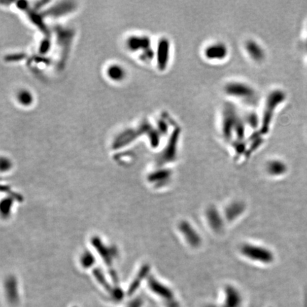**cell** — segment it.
<instances>
[{
  "mask_svg": "<svg viewBox=\"0 0 307 307\" xmlns=\"http://www.w3.org/2000/svg\"><path fill=\"white\" fill-rule=\"evenodd\" d=\"M178 231L185 240L193 247H198L202 243V238L192 226L187 221H182L178 224Z\"/></svg>",
  "mask_w": 307,
  "mask_h": 307,
  "instance_id": "7",
  "label": "cell"
},
{
  "mask_svg": "<svg viewBox=\"0 0 307 307\" xmlns=\"http://www.w3.org/2000/svg\"><path fill=\"white\" fill-rule=\"evenodd\" d=\"M12 281H9L7 283V292H6V297H7V300L9 303L12 305H16L18 302L19 295L18 292H17V286L15 284H13Z\"/></svg>",
  "mask_w": 307,
  "mask_h": 307,
  "instance_id": "14",
  "label": "cell"
},
{
  "mask_svg": "<svg viewBox=\"0 0 307 307\" xmlns=\"http://www.w3.org/2000/svg\"><path fill=\"white\" fill-rule=\"evenodd\" d=\"M245 123L248 124L249 126L251 127L254 129H257V128H260L261 125V118H260L257 115V113L255 112H250L247 114V117H246L245 120Z\"/></svg>",
  "mask_w": 307,
  "mask_h": 307,
  "instance_id": "15",
  "label": "cell"
},
{
  "mask_svg": "<svg viewBox=\"0 0 307 307\" xmlns=\"http://www.w3.org/2000/svg\"><path fill=\"white\" fill-rule=\"evenodd\" d=\"M244 208H245V206L242 203L234 202V203L229 204V205L227 206L225 214H226V218H228V221H234L239 215L242 214V212L244 211Z\"/></svg>",
  "mask_w": 307,
  "mask_h": 307,
  "instance_id": "11",
  "label": "cell"
},
{
  "mask_svg": "<svg viewBox=\"0 0 307 307\" xmlns=\"http://www.w3.org/2000/svg\"><path fill=\"white\" fill-rule=\"evenodd\" d=\"M170 43L166 38H162L159 42L157 49V64L160 70L166 69L170 61Z\"/></svg>",
  "mask_w": 307,
  "mask_h": 307,
  "instance_id": "9",
  "label": "cell"
},
{
  "mask_svg": "<svg viewBox=\"0 0 307 307\" xmlns=\"http://www.w3.org/2000/svg\"><path fill=\"white\" fill-rule=\"evenodd\" d=\"M180 130L176 128L171 136H170V140L168 141L166 148L164 149L160 157H159V162L161 164L170 163L176 160L177 157V150L178 140H179Z\"/></svg>",
  "mask_w": 307,
  "mask_h": 307,
  "instance_id": "6",
  "label": "cell"
},
{
  "mask_svg": "<svg viewBox=\"0 0 307 307\" xmlns=\"http://www.w3.org/2000/svg\"><path fill=\"white\" fill-rule=\"evenodd\" d=\"M282 98V93L278 91H273L267 96L264 110L261 116V125L260 128V131L263 134H267L269 131L276 107L280 103Z\"/></svg>",
  "mask_w": 307,
  "mask_h": 307,
  "instance_id": "4",
  "label": "cell"
},
{
  "mask_svg": "<svg viewBox=\"0 0 307 307\" xmlns=\"http://www.w3.org/2000/svg\"><path fill=\"white\" fill-rule=\"evenodd\" d=\"M141 302L139 300H134L132 302H130L125 307H141Z\"/></svg>",
  "mask_w": 307,
  "mask_h": 307,
  "instance_id": "18",
  "label": "cell"
},
{
  "mask_svg": "<svg viewBox=\"0 0 307 307\" xmlns=\"http://www.w3.org/2000/svg\"><path fill=\"white\" fill-rule=\"evenodd\" d=\"M239 252L247 260L259 264L269 265L274 261V254L263 245L247 242L240 246Z\"/></svg>",
  "mask_w": 307,
  "mask_h": 307,
  "instance_id": "2",
  "label": "cell"
},
{
  "mask_svg": "<svg viewBox=\"0 0 307 307\" xmlns=\"http://www.w3.org/2000/svg\"><path fill=\"white\" fill-rule=\"evenodd\" d=\"M229 50L226 43L215 41L207 45L204 49V56L210 62H221L228 57Z\"/></svg>",
  "mask_w": 307,
  "mask_h": 307,
  "instance_id": "5",
  "label": "cell"
},
{
  "mask_svg": "<svg viewBox=\"0 0 307 307\" xmlns=\"http://www.w3.org/2000/svg\"><path fill=\"white\" fill-rule=\"evenodd\" d=\"M150 176L152 181H154L156 184H165V183L171 177V172L170 170H162V171L152 173Z\"/></svg>",
  "mask_w": 307,
  "mask_h": 307,
  "instance_id": "13",
  "label": "cell"
},
{
  "mask_svg": "<svg viewBox=\"0 0 307 307\" xmlns=\"http://www.w3.org/2000/svg\"><path fill=\"white\" fill-rule=\"evenodd\" d=\"M245 47L246 54L253 62L261 63L266 58V53L263 46L256 40L248 39L245 41Z\"/></svg>",
  "mask_w": 307,
  "mask_h": 307,
  "instance_id": "8",
  "label": "cell"
},
{
  "mask_svg": "<svg viewBox=\"0 0 307 307\" xmlns=\"http://www.w3.org/2000/svg\"><path fill=\"white\" fill-rule=\"evenodd\" d=\"M19 101L24 104H28L31 102V96L27 92H22L19 96Z\"/></svg>",
  "mask_w": 307,
  "mask_h": 307,
  "instance_id": "17",
  "label": "cell"
},
{
  "mask_svg": "<svg viewBox=\"0 0 307 307\" xmlns=\"http://www.w3.org/2000/svg\"><path fill=\"white\" fill-rule=\"evenodd\" d=\"M207 221L212 229L215 231H221L223 228V220L222 216L217 209L211 207L207 209Z\"/></svg>",
  "mask_w": 307,
  "mask_h": 307,
  "instance_id": "10",
  "label": "cell"
},
{
  "mask_svg": "<svg viewBox=\"0 0 307 307\" xmlns=\"http://www.w3.org/2000/svg\"><path fill=\"white\" fill-rule=\"evenodd\" d=\"M221 132L223 136L227 139H231L233 134L236 135L239 139L243 137V123L233 106L226 105L224 107Z\"/></svg>",
  "mask_w": 307,
  "mask_h": 307,
  "instance_id": "1",
  "label": "cell"
},
{
  "mask_svg": "<svg viewBox=\"0 0 307 307\" xmlns=\"http://www.w3.org/2000/svg\"><path fill=\"white\" fill-rule=\"evenodd\" d=\"M285 167L282 162L278 160L270 161L266 165V171L272 176H277L284 173Z\"/></svg>",
  "mask_w": 307,
  "mask_h": 307,
  "instance_id": "12",
  "label": "cell"
},
{
  "mask_svg": "<svg viewBox=\"0 0 307 307\" xmlns=\"http://www.w3.org/2000/svg\"><path fill=\"white\" fill-rule=\"evenodd\" d=\"M224 92L229 97L246 102H250L256 98V91L253 87L239 80H233L226 83Z\"/></svg>",
  "mask_w": 307,
  "mask_h": 307,
  "instance_id": "3",
  "label": "cell"
},
{
  "mask_svg": "<svg viewBox=\"0 0 307 307\" xmlns=\"http://www.w3.org/2000/svg\"><path fill=\"white\" fill-rule=\"evenodd\" d=\"M109 75H110L111 78H114V79H119V78L120 79L123 76V70L119 67H112L110 68Z\"/></svg>",
  "mask_w": 307,
  "mask_h": 307,
  "instance_id": "16",
  "label": "cell"
}]
</instances>
